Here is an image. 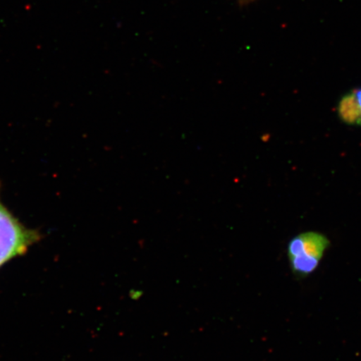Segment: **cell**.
Returning <instances> with one entry per match:
<instances>
[{
  "label": "cell",
  "instance_id": "6da1fadb",
  "mask_svg": "<svg viewBox=\"0 0 361 361\" xmlns=\"http://www.w3.org/2000/svg\"><path fill=\"white\" fill-rule=\"evenodd\" d=\"M329 247L326 235L306 232L293 237L288 245V258L295 276L305 278L319 267Z\"/></svg>",
  "mask_w": 361,
  "mask_h": 361
},
{
  "label": "cell",
  "instance_id": "277c9868",
  "mask_svg": "<svg viewBox=\"0 0 361 361\" xmlns=\"http://www.w3.org/2000/svg\"><path fill=\"white\" fill-rule=\"evenodd\" d=\"M355 97L357 99V102L359 103V106L361 109V87L355 90Z\"/></svg>",
  "mask_w": 361,
  "mask_h": 361
},
{
  "label": "cell",
  "instance_id": "7a4b0ae2",
  "mask_svg": "<svg viewBox=\"0 0 361 361\" xmlns=\"http://www.w3.org/2000/svg\"><path fill=\"white\" fill-rule=\"evenodd\" d=\"M37 238V233L22 225L0 200V267L24 254Z\"/></svg>",
  "mask_w": 361,
  "mask_h": 361
},
{
  "label": "cell",
  "instance_id": "3957f363",
  "mask_svg": "<svg viewBox=\"0 0 361 361\" xmlns=\"http://www.w3.org/2000/svg\"><path fill=\"white\" fill-rule=\"evenodd\" d=\"M337 111L343 123L350 126H361V109L355 90L342 97L338 104Z\"/></svg>",
  "mask_w": 361,
  "mask_h": 361
}]
</instances>
